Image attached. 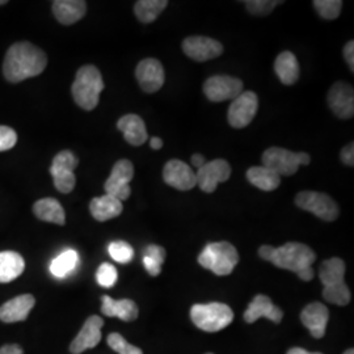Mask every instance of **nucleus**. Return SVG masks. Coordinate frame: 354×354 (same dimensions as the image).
I'll return each instance as SVG.
<instances>
[{"label":"nucleus","instance_id":"45","mask_svg":"<svg viewBox=\"0 0 354 354\" xmlns=\"http://www.w3.org/2000/svg\"><path fill=\"white\" fill-rule=\"evenodd\" d=\"M286 354H323L319 353V352H307L306 349L302 348H291L290 351H288Z\"/></svg>","mask_w":354,"mask_h":354},{"label":"nucleus","instance_id":"1","mask_svg":"<svg viewBox=\"0 0 354 354\" xmlns=\"http://www.w3.org/2000/svg\"><path fill=\"white\" fill-rule=\"evenodd\" d=\"M48 57L30 42H17L12 45L4 58L3 73L8 82L19 83L44 73Z\"/></svg>","mask_w":354,"mask_h":354},{"label":"nucleus","instance_id":"5","mask_svg":"<svg viewBox=\"0 0 354 354\" xmlns=\"http://www.w3.org/2000/svg\"><path fill=\"white\" fill-rule=\"evenodd\" d=\"M239 263V253L228 241L210 243L198 256V264L216 276H228Z\"/></svg>","mask_w":354,"mask_h":354},{"label":"nucleus","instance_id":"2","mask_svg":"<svg viewBox=\"0 0 354 354\" xmlns=\"http://www.w3.org/2000/svg\"><path fill=\"white\" fill-rule=\"evenodd\" d=\"M259 256L270 261L279 269L290 270L295 274H301L304 270L311 268L317 260L315 252L306 244L290 241L279 248L272 245H261L259 250Z\"/></svg>","mask_w":354,"mask_h":354},{"label":"nucleus","instance_id":"40","mask_svg":"<svg viewBox=\"0 0 354 354\" xmlns=\"http://www.w3.org/2000/svg\"><path fill=\"white\" fill-rule=\"evenodd\" d=\"M344 58L345 62L349 66L351 71L354 73V41L346 42L345 48H344Z\"/></svg>","mask_w":354,"mask_h":354},{"label":"nucleus","instance_id":"15","mask_svg":"<svg viewBox=\"0 0 354 354\" xmlns=\"http://www.w3.org/2000/svg\"><path fill=\"white\" fill-rule=\"evenodd\" d=\"M183 50L196 62H206L218 58L223 53L219 41L205 36H192L183 41Z\"/></svg>","mask_w":354,"mask_h":354},{"label":"nucleus","instance_id":"29","mask_svg":"<svg viewBox=\"0 0 354 354\" xmlns=\"http://www.w3.org/2000/svg\"><path fill=\"white\" fill-rule=\"evenodd\" d=\"M247 178L253 187L264 190V192L276 190L281 184V177L276 172L270 171L269 168L263 167V165L251 167L247 171Z\"/></svg>","mask_w":354,"mask_h":354},{"label":"nucleus","instance_id":"21","mask_svg":"<svg viewBox=\"0 0 354 354\" xmlns=\"http://www.w3.org/2000/svg\"><path fill=\"white\" fill-rule=\"evenodd\" d=\"M35 304H36V299L33 295L30 294L19 295L0 307V320L4 323L23 322L35 307Z\"/></svg>","mask_w":354,"mask_h":354},{"label":"nucleus","instance_id":"17","mask_svg":"<svg viewBox=\"0 0 354 354\" xmlns=\"http://www.w3.org/2000/svg\"><path fill=\"white\" fill-rule=\"evenodd\" d=\"M163 180L167 185L177 190L185 192L197 187L196 172L183 160L172 159L167 162L163 169Z\"/></svg>","mask_w":354,"mask_h":354},{"label":"nucleus","instance_id":"16","mask_svg":"<svg viewBox=\"0 0 354 354\" xmlns=\"http://www.w3.org/2000/svg\"><path fill=\"white\" fill-rule=\"evenodd\" d=\"M136 77L140 88L146 93H155L163 87L165 80V68L155 58L140 61L136 68Z\"/></svg>","mask_w":354,"mask_h":354},{"label":"nucleus","instance_id":"33","mask_svg":"<svg viewBox=\"0 0 354 354\" xmlns=\"http://www.w3.org/2000/svg\"><path fill=\"white\" fill-rule=\"evenodd\" d=\"M108 250H109V254L112 256V259L121 264L130 263L134 257V250L127 241H113L109 244Z\"/></svg>","mask_w":354,"mask_h":354},{"label":"nucleus","instance_id":"7","mask_svg":"<svg viewBox=\"0 0 354 354\" xmlns=\"http://www.w3.org/2000/svg\"><path fill=\"white\" fill-rule=\"evenodd\" d=\"M263 167L269 168L276 172L279 177L292 176L297 174L301 165H308L311 163V158L306 152H292L281 149L270 147L263 153Z\"/></svg>","mask_w":354,"mask_h":354},{"label":"nucleus","instance_id":"19","mask_svg":"<svg viewBox=\"0 0 354 354\" xmlns=\"http://www.w3.org/2000/svg\"><path fill=\"white\" fill-rule=\"evenodd\" d=\"M263 317L279 324L283 317V311L276 304H273L269 297L259 294L253 298L252 302L247 307V310L244 313V320L251 324Z\"/></svg>","mask_w":354,"mask_h":354},{"label":"nucleus","instance_id":"22","mask_svg":"<svg viewBox=\"0 0 354 354\" xmlns=\"http://www.w3.org/2000/svg\"><path fill=\"white\" fill-rule=\"evenodd\" d=\"M118 130L124 134V138L131 146H142L149 140L145 121L137 114H127L117 122Z\"/></svg>","mask_w":354,"mask_h":354},{"label":"nucleus","instance_id":"6","mask_svg":"<svg viewBox=\"0 0 354 354\" xmlns=\"http://www.w3.org/2000/svg\"><path fill=\"white\" fill-rule=\"evenodd\" d=\"M190 319L196 327L205 332H219L230 326L234 320V311L225 304L213 302L207 304H194L190 308Z\"/></svg>","mask_w":354,"mask_h":354},{"label":"nucleus","instance_id":"26","mask_svg":"<svg viewBox=\"0 0 354 354\" xmlns=\"http://www.w3.org/2000/svg\"><path fill=\"white\" fill-rule=\"evenodd\" d=\"M274 73L285 86H292L299 79V64L291 51H282L274 62Z\"/></svg>","mask_w":354,"mask_h":354},{"label":"nucleus","instance_id":"8","mask_svg":"<svg viewBox=\"0 0 354 354\" xmlns=\"http://www.w3.org/2000/svg\"><path fill=\"white\" fill-rule=\"evenodd\" d=\"M294 201L299 209L313 213L326 222H333L340 215L339 205L326 193L304 190L295 196Z\"/></svg>","mask_w":354,"mask_h":354},{"label":"nucleus","instance_id":"42","mask_svg":"<svg viewBox=\"0 0 354 354\" xmlns=\"http://www.w3.org/2000/svg\"><path fill=\"white\" fill-rule=\"evenodd\" d=\"M0 354H24L23 349L16 345V344H11V345H4L0 348Z\"/></svg>","mask_w":354,"mask_h":354},{"label":"nucleus","instance_id":"11","mask_svg":"<svg viewBox=\"0 0 354 354\" xmlns=\"http://www.w3.org/2000/svg\"><path fill=\"white\" fill-rule=\"evenodd\" d=\"M259 97L252 91H244L228 108V124L234 129L248 127L257 114Z\"/></svg>","mask_w":354,"mask_h":354},{"label":"nucleus","instance_id":"9","mask_svg":"<svg viewBox=\"0 0 354 354\" xmlns=\"http://www.w3.org/2000/svg\"><path fill=\"white\" fill-rule=\"evenodd\" d=\"M79 159L75 153L70 150L58 152L50 167V175L54 180L55 188L61 193H70L75 188L76 177L74 175Z\"/></svg>","mask_w":354,"mask_h":354},{"label":"nucleus","instance_id":"46","mask_svg":"<svg viewBox=\"0 0 354 354\" xmlns=\"http://www.w3.org/2000/svg\"><path fill=\"white\" fill-rule=\"evenodd\" d=\"M344 354H354V351H353V349H352V348H351V349H348V351H345V352H344Z\"/></svg>","mask_w":354,"mask_h":354},{"label":"nucleus","instance_id":"39","mask_svg":"<svg viewBox=\"0 0 354 354\" xmlns=\"http://www.w3.org/2000/svg\"><path fill=\"white\" fill-rule=\"evenodd\" d=\"M342 162L348 167H353L354 165V143L351 142L349 145H346L342 150L340 153Z\"/></svg>","mask_w":354,"mask_h":354},{"label":"nucleus","instance_id":"4","mask_svg":"<svg viewBox=\"0 0 354 354\" xmlns=\"http://www.w3.org/2000/svg\"><path fill=\"white\" fill-rule=\"evenodd\" d=\"M104 89L102 73L97 67L86 64L76 73L71 87L74 102L84 111H93L100 102V93Z\"/></svg>","mask_w":354,"mask_h":354},{"label":"nucleus","instance_id":"23","mask_svg":"<svg viewBox=\"0 0 354 354\" xmlns=\"http://www.w3.org/2000/svg\"><path fill=\"white\" fill-rule=\"evenodd\" d=\"M87 11V3L83 0H55L53 12L55 19L64 26H73L82 20Z\"/></svg>","mask_w":354,"mask_h":354},{"label":"nucleus","instance_id":"14","mask_svg":"<svg viewBox=\"0 0 354 354\" xmlns=\"http://www.w3.org/2000/svg\"><path fill=\"white\" fill-rule=\"evenodd\" d=\"M327 102L337 118L349 120L354 115V89L349 83L337 82L329 88Z\"/></svg>","mask_w":354,"mask_h":354},{"label":"nucleus","instance_id":"36","mask_svg":"<svg viewBox=\"0 0 354 354\" xmlns=\"http://www.w3.org/2000/svg\"><path fill=\"white\" fill-rule=\"evenodd\" d=\"M117 277H118V274H117L115 268L108 263H104L99 266L97 273H96V279L102 288H112L117 282Z\"/></svg>","mask_w":354,"mask_h":354},{"label":"nucleus","instance_id":"32","mask_svg":"<svg viewBox=\"0 0 354 354\" xmlns=\"http://www.w3.org/2000/svg\"><path fill=\"white\" fill-rule=\"evenodd\" d=\"M313 4L319 16L324 20H335L342 12V0H315Z\"/></svg>","mask_w":354,"mask_h":354},{"label":"nucleus","instance_id":"13","mask_svg":"<svg viewBox=\"0 0 354 354\" xmlns=\"http://www.w3.org/2000/svg\"><path fill=\"white\" fill-rule=\"evenodd\" d=\"M231 176V165L225 159H215L213 162H206L196 172L197 185L205 193H213L218 184L226 183Z\"/></svg>","mask_w":354,"mask_h":354},{"label":"nucleus","instance_id":"30","mask_svg":"<svg viewBox=\"0 0 354 354\" xmlns=\"http://www.w3.org/2000/svg\"><path fill=\"white\" fill-rule=\"evenodd\" d=\"M168 6L167 0H140L134 4V12L140 23L150 24Z\"/></svg>","mask_w":354,"mask_h":354},{"label":"nucleus","instance_id":"43","mask_svg":"<svg viewBox=\"0 0 354 354\" xmlns=\"http://www.w3.org/2000/svg\"><path fill=\"white\" fill-rule=\"evenodd\" d=\"M190 160H192V165L197 167V168H201L206 163V159H205L203 153H193Z\"/></svg>","mask_w":354,"mask_h":354},{"label":"nucleus","instance_id":"47","mask_svg":"<svg viewBox=\"0 0 354 354\" xmlns=\"http://www.w3.org/2000/svg\"><path fill=\"white\" fill-rule=\"evenodd\" d=\"M0 4H7V1L6 0H0Z\"/></svg>","mask_w":354,"mask_h":354},{"label":"nucleus","instance_id":"18","mask_svg":"<svg viewBox=\"0 0 354 354\" xmlns=\"http://www.w3.org/2000/svg\"><path fill=\"white\" fill-rule=\"evenodd\" d=\"M104 320L97 315L89 317L79 335L70 345V352L73 354L83 353L87 349H92L102 342V328Z\"/></svg>","mask_w":354,"mask_h":354},{"label":"nucleus","instance_id":"10","mask_svg":"<svg viewBox=\"0 0 354 354\" xmlns=\"http://www.w3.org/2000/svg\"><path fill=\"white\" fill-rule=\"evenodd\" d=\"M205 96L213 102L235 100L244 92V86L239 77L228 75H215L209 77L203 84Z\"/></svg>","mask_w":354,"mask_h":354},{"label":"nucleus","instance_id":"37","mask_svg":"<svg viewBox=\"0 0 354 354\" xmlns=\"http://www.w3.org/2000/svg\"><path fill=\"white\" fill-rule=\"evenodd\" d=\"M17 142L16 131L8 127H0V152L11 150Z\"/></svg>","mask_w":354,"mask_h":354},{"label":"nucleus","instance_id":"34","mask_svg":"<svg viewBox=\"0 0 354 354\" xmlns=\"http://www.w3.org/2000/svg\"><path fill=\"white\" fill-rule=\"evenodd\" d=\"M282 3L283 1H276V0H247L244 1V6L247 11L254 16H268Z\"/></svg>","mask_w":354,"mask_h":354},{"label":"nucleus","instance_id":"3","mask_svg":"<svg viewBox=\"0 0 354 354\" xmlns=\"http://www.w3.org/2000/svg\"><path fill=\"white\" fill-rule=\"evenodd\" d=\"M319 277L324 286L323 297L332 304L346 306L351 302V290L345 283V263L339 257H332L322 263Z\"/></svg>","mask_w":354,"mask_h":354},{"label":"nucleus","instance_id":"35","mask_svg":"<svg viewBox=\"0 0 354 354\" xmlns=\"http://www.w3.org/2000/svg\"><path fill=\"white\" fill-rule=\"evenodd\" d=\"M106 342L118 354H143L142 349L129 344L120 333H111Z\"/></svg>","mask_w":354,"mask_h":354},{"label":"nucleus","instance_id":"41","mask_svg":"<svg viewBox=\"0 0 354 354\" xmlns=\"http://www.w3.org/2000/svg\"><path fill=\"white\" fill-rule=\"evenodd\" d=\"M143 264H145L147 273L152 276V277H156V276H159L162 273V266H158L156 263H153L147 257H143Z\"/></svg>","mask_w":354,"mask_h":354},{"label":"nucleus","instance_id":"44","mask_svg":"<svg viewBox=\"0 0 354 354\" xmlns=\"http://www.w3.org/2000/svg\"><path fill=\"white\" fill-rule=\"evenodd\" d=\"M150 146H151L152 150H160L163 147V140L158 137H152L150 140Z\"/></svg>","mask_w":354,"mask_h":354},{"label":"nucleus","instance_id":"25","mask_svg":"<svg viewBox=\"0 0 354 354\" xmlns=\"http://www.w3.org/2000/svg\"><path fill=\"white\" fill-rule=\"evenodd\" d=\"M122 210H124L122 203L109 194L96 197L89 203L91 214L99 222H106L109 219L117 218L122 213Z\"/></svg>","mask_w":354,"mask_h":354},{"label":"nucleus","instance_id":"48","mask_svg":"<svg viewBox=\"0 0 354 354\" xmlns=\"http://www.w3.org/2000/svg\"><path fill=\"white\" fill-rule=\"evenodd\" d=\"M206 354H213V353H206Z\"/></svg>","mask_w":354,"mask_h":354},{"label":"nucleus","instance_id":"38","mask_svg":"<svg viewBox=\"0 0 354 354\" xmlns=\"http://www.w3.org/2000/svg\"><path fill=\"white\" fill-rule=\"evenodd\" d=\"M165 248L162 245H155V244H150L146 247L145 250V256L143 257H147L150 259L153 263H156L158 266H163V263L165 261Z\"/></svg>","mask_w":354,"mask_h":354},{"label":"nucleus","instance_id":"24","mask_svg":"<svg viewBox=\"0 0 354 354\" xmlns=\"http://www.w3.org/2000/svg\"><path fill=\"white\" fill-rule=\"evenodd\" d=\"M102 313L108 317H118L124 322H134L138 315V306L131 299L114 301L111 297L104 295L102 298Z\"/></svg>","mask_w":354,"mask_h":354},{"label":"nucleus","instance_id":"20","mask_svg":"<svg viewBox=\"0 0 354 354\" xmlns=\"http://www.w3.org/2000/svg\"><path fill=\"white\" fill-rule=\"evenodd\" d=\"M301 320L304 327L310 330L313 337L322 339L326 335V328L328 324V308L320 302L307 304L302 310Z\"/></svg>","mask_w":354,"mask_h":354},{"label":"nucleus","instance_id":"27","mask_svg":"<svg viewBox=\"0 0 354 354\" xmlns=\"http://www.w3.org/2000/svg\"><path fill=\"white\" fill-rule=\"evenodd\" d=\"M33 213L39 221L55 223L64 226L66 223V214L61 203L55 198H42L33 205Z\"/></svg>","mask_w":354,"mask_h":354},{"label":"nucleus","instance_id":"12","mask_svg":"<svg viewBox=\"0 0 354 354\" xmlns=\"http://www.w3.org/2000/svg\"><path fill=\"white\" fill-rule=\"evenodd\" d=\"M133 177L134 165L127 159H121L113 165L111 176L108 177V180L104 184V189L106 194L113 196L122 203L131 194V188L129 183L133 180Z\"/></svg>","mask_w":354,"mask_h":354},{"label":"nucleus","instance_id":"28","mask_svg":"<svg viewBox=\"0 0 354 354\" xmlns=\"http://www.w3.org/2000/svg\"><path fill=\"white\" fill-rule=\"evenodd\" d=\"M26 269V261L20 253L0 252V283H7L20 277Z\"/></svg>","mask_w":354,"mask_h":354},{"label":"nucleus","instance_id":"31","mask_svg":"<svg viewBox=\"0 0 354 354\" xmlns=\"http://www.w3.org/2000/svg\"><path fill=\"white\" fill-rule=\"evenodd\" d=\"M77 263H79L77 252L74 250H67L51 261V274L57 279H64L75 269Z\"/></svg>","mask_w":354,"mask_h":354}]
</instances>
